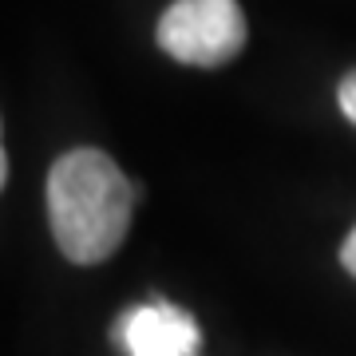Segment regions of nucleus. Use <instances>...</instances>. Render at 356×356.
I'll return each instance as SVG.
<instances>
[{"instance_id": "1", "label": "nucleus", "mask_w": 356, "mask_h": 356, "mask_svg": "<svg viewBox=\"0 0 356 356\" xmlns=\"http://www.w3.org/2000/svg\"><path fill=\"white\" fill-rule=\"evenodd\" d=\"M135 202L139 186L95 147L60 154L48 170L51 238L76 266H99L123 245Z\"/></svg>"}, {"instance_id": "6", "label": "nucleus", "mask_w": 356, "mask_h": 356, "mask_svg": "<svg viewBox=\"0 0 356 356\" xmlns=\"http://www.w3.org/2000/svg\"><path fill=\"white\" fill-rule=\"evenodd\" d=\"M4 178H8V154H4V143H0V186H4Z\"/></svg>"}, {"instance_id": "4", "label": "nucleus", "mask_w": 356, "mask_h": 356, "mask_svg": "<svg viewBox=\"0 0 356 356\" xmlns=\"http://www.w3.org/2000/svg\"><path fill=\"white\" fill-rule=\"evenodd\" d=\"M337 103H341L344 119L356 127V72H348V76L341 79V88H337Z\"/></svg>"}, {"instance_id": "3", "label": "nucleus", "mask_w": 356, "mask_h": 356, "mask_svg": "<svg viewBox=\"0 0 356 356\" xmlns=\"http://www.w3.org/2000/svg\"><path fill=\"white\" fill-rule=\"evenodd\" d=\"M119 341L127 344V356H198L202 329L182 305L154 293L151 301L123 313Z\"/></svg>"}, {"instance_id": "5", "label": "nucleus", "mask_w": 356, "mask_h": 356, "mask_svg": "<svg viewBox=\"0 0 356 356\" xmlns=\"http://www.w3.org/2000/svg\"><path fill=\"white\" fill-rule=\"evenodd\" d=\"M341 266L356 277V229L348 234V238H344V245H341Z\"/></svg>"}, {"instance_id": "2", "label": "nucleus", "mask_w": 356, "mask_h": 356, "mask_svg": "<svg viewBox=\"0 0 356 356\" xmlns=\"http://www.w3.org/2000/svg\"><path fill=\"white\" fill-rule=\"evenodd\" d=\"M159 48L191 67H222L245 48L238 0H175L159 16Z\"/></svg>"}]
</instances>
